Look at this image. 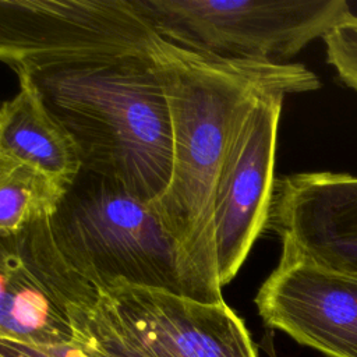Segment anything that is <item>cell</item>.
<instances>
[{"label": "cell", "mask_w": 357, "mask_h": 357, "mask_svg": "<svg viewBox=\"0 0 357 357\" xmlns=\"http://www.w3.org/2000/svg\"><path fill=\"white\" fill-rule=\"evenodd\" d=\"M266 229L280 237V258L357 279V177L329 172L282 177Z\"/></svg>", "instance_id": "7"}, {"label": "cell", "mask_w": 357, "mask_h": 357, "mask_svg": "<svg viewBox=\"0 0 357 357\" xmlns=\"http://www.w3.org/2000/svg\"><path fill=\"white\" fill-rule=\"evenodd\" d=\"M286 89L261 93L236 123L219 174L213 226L222 287L266 229L275 192V155Z\"/></svg>", "instance_id": "6"}, {"label": "cell", "mask_w": 357, "mask_h": 357, "mask_svg": "<svg viewBox=\"0 0 357 357\" xmlns=\"http://www.w3.org/2000/svg\"><path fill=\"white\" fill-rule=\"evenodd\" d=\"M167 42L230 60L282 63L350 13L344 0H135Z\"/></svg>", "instance_id": "4"}, {"label": "cell", "mask_w": 357, "mask_h": 357, "mask_svg": "<svg viewBox=\"0 0 357 357\" xmlns=\"http://www.w3.org/2000/svg\"><path fill=\"white\" fill-rule=\"evenodd\" d=\"M326 59L340 79L357 89V17L351 13L342 17L324 35Z\"/></svg>", "instance_id": "13"}, {"label": "cell", "mask_w": 357, "mask_h": 357, "mask_svg": "<svg viewBox=\"0 0 357 357\" xmlns=\"http://www.w3.org/2000/svg\"><path fill=\"white\" fill-rule=\"evenodd\" d=\"M68 262L102 293L130 284L194 298L183 255L152 204L82 169L50 218Z\"/></svg>", "instance_id": "3"}, {"label": "cell", "mask_w": 357, "mask_h": 357, "mask_svg": "<svg viewBox=\"0 0 357 357\" xmlns=\"http://www.w3.org/2000/svg\"><path fill=\"white\" fill-rule=\"evenodd\" d=\"M0 159L29 165L66 187L84 166L75 141L25 77H18V92L0 109Z\"/></svg>", "instance_id": "10"}, {"label": "cell", "mask_w": 357, "mask_h": 357, "mask_svg": "<svg viewBox=\"0 0 357 357\" xmlns=\"http://www.w3.org/2000/svg\"><path fill=\"white\" fill-rule=\"evenodd\" d=\"M255 305L266 326L326 357H357V279L280 258Z\"/></svg>", "instance_id": "8"}, {"label": "cell", "mask_w": 357, "mask_h": 357, "mask_svg": "<svg viewBox=\"0 0 357 357\" xmlns=\"http://www.w3.org/2000/svg\"><path fill=\"white\" fill-rule=\"evenodd\" d=\"M159 71L170 112L173 163L169 185L152 205L178 243L195 300L220 303L213 209L233 128L261 93L278 88L310 92L319 88V79L298 63L222 59L166 39Z\"/></svg>", "instance_id": "2"}, {"label": "cell", "mask_w": 357, "mask_h": 357, "mask_svg": "<svg viewBox=\"0 0 357 357\" xmlns=\"http://www.w3.org/2000/svg\"><path fill=\"white\" fill-rule=\"evenodd\" d=\"M67 190L29 165L0 159V237L52 218Z\"/></svg>", "instance_id": "11"}, {"label": "cell", "mask_w": 357, "mask_h": 357, "mask_svg": "<svg viewBox=\"0 0 357 357\" xmlns=\"http://www.w3.org/2000/svg\"><path fill=\"white\" fill-rule=\"evenodd\" d=\"M0 357H91L79 344L31 346L0 339Z\"/></svg>", "instance_id": "14"}, {"label": "cell", "mask_w": 357, "mask_h": 357, "mask_svg": "<svg viewBox=\"0 0 357 357\" xmlns=\"http://www.w3.org/2000/svg\"><path fill=\"white\" fill-rule=\"evenodd\" d=\"M163 38L135 0H0V59L75 141L82 169L155 202L173 138Z\"/></svg>", "instance_id": "1"}, {"label": "cell", "mask_w": 357, "mask_h": 357, "mask_svg": "<svg viewBox=\"0 0 357 357\" xmlns=\"http://www.w3.org/2000/svg\"><path fill=\"white\" fill-rule=\"evenodd\" d=\"M153 357H258L244 321L225 303L120 284L103 293Z\"/></svg>", "instance_id": "9"}, {"label": "cell", "mask_w": 357, "mask_h": 357, "mask_svg": "<svg viewBox=\"0 0 357 357\" xmlns=\"http://www.w3.org/2000/svg\"><path fill=\"white\" fill-rule=\"evenodd\" d=\"M100 298L59 248L50 218L0 237V339L73 344L74 322L92 314Z\"/></svg>", "instance_id": "5"}, {"label": "cell", "mask_w": 357, "mask_h": 357, "mask_svg": "<svg viewBox=\"0 0 357 357\" xmlns=\"http://www.w3.org/2000/svg\"><path fill=\"white\" fill-rule=\"evenodd\" d=\"M75 343L91 357H153L102 298L92 314L74 324Z\"/></svg>", "instance_id": "12"}]
</instances>
